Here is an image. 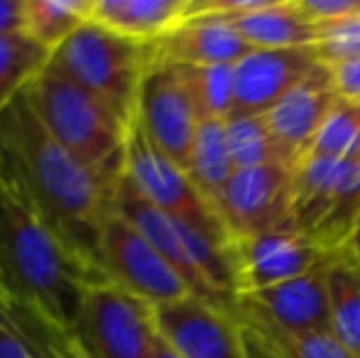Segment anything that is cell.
Returning <instances> with one entry per match:
<instances>
[{
    "instance_id": "cell-1",
    "label": "cell",
    "mask_w": 360,
    "mask_h": 358,
    "mask_svg": "<svg viewBox=\"0 0 360 358\" xmlns=\"http://www.w3.org/2000/svg\"><path fill=\"white\" fill-rule=\"evenodd\" d=\"M0 160L22 181L57 234L96 263L118 181L103 177L47 133L25 91L0 115ZM98 265V263H96Z\"/></svg>"
},
{
    "instance_id": "cell-19",
    "label": "cell",
    "mask_w": 360,
    "mask_h": 358,
    "mask_svg": "<svg viewBox=\"0 0 360 358\" xmlns=\"http://www.w3.org/2000/svg\"><path fill=\"white\" fill-rule=\"evenodd\" d=\"M255 49H309L316 44V23L299 13L294 0H270L257 13L228 18Z\"/></svg>"
},
{
    "instance_id": "cell-8",
    "label": "cell",
    "mask_w": 360,
    "mask_h": 358,
    "mask_svg": "<svg viewBox=\"0 0 360 358\" xmlns=\"http://www.w3.org/2000/svg\"><path fill=\"white\" fill-rule=\"evenodd\" d=\"M74 334L86 358H152L155 307L113 282H101L86 297Z\"/></svg>"
},
{
    "instance_id": "cell-4",
    "label": "cell",
    "mask_w": 360,
    "mask_h": 358,
    "mask_svg": "<svg viewBox=\"0 0 360 358\" xmlns=\"http://www.w3.org/2000/svg\"><path fill=\"white\" fill-rule=\"evenodd\" d=\"M150 64L152 44L120 37L96 20L81 25L47 59V69L103 101L128 125L135 120L138 94Z\"/></svg>"
},
{
    "instance_id": "cell-28",
    "label": "cell",
    "mask_w": 360,
    "mask_h": 358,
    "mask_svg": "<svg viewBox=\"0 0 360 358\" xmlns=\"http://www.w3.org/2000/svg\"><path fill=\"white\" fill-rule=\"evenodd\" d=\"M319 27V39L311 49L314 59L323 67L360 57V15L343 18L336 23H323Z\"/></svg>"
},
{
    "instance_id": "cell-2",
    "label": "cell",
    "mask_w": 360,
    "mask_h": 358,
    "mask_svg": "<svg viewBox=\"0 0 360 358\" xmlns=\"http://www.w3.org/2000/svg\"><path fill=\"white\" fill-rule=\"evenodd\" d=\"M108 282L39 211L22 181L0 160V292L74 331L89 292Z\"/></svg>"
},
{
    "instance_id": "cell-5",
    "label": "cell",
    "mask_w": 360,
    "mask_h": 358,
    "mask_svg": "<svg viewBox=\"0 0 360 358\" xmlns=\"http://www.w3.org/2000/svg\"><path fill=\"white\" fill-rule=\"evenodd\" d=\"M360 216V162L302 158L292 170L289 224L333 258L343 253Z\"/></svg>"
},
{
    "instance_id": "cell-18",
    "label": "cell",
    "mask_w": 360,
    "mask_h": 358,
    "mask_svg": "<svg viewBox=\"0 0 360 358\" xmlns=\"http://www.w3.org/2000/svg\"><path fill=\"white\" fill-rule=\"evenodd\" d=\"M191 0H94L91 20L140 44H155L181 25Z\"/></svg>"
},
{
    "instance_id": "cell-31",
    "label": "cell",
    "mask_w": 360,
    "mask_h": 358,
    "mask_svg": "<svg viewBox=\"0 0 360 358\" xmlns=\"http://www.w3.org/2000/svg\"><path fill=\"white\" fill-rule=\"evenodd\" d=\"M22 32V0H0V34Z\"/></svg>"
},
{
    "instance_id": "cell-15",
    "label": "cell",
    "mask_w": 360,
    "mask_h": 358,
    "mask_svg": "<svg viewBox=\"0 0 360 358\" xmlns=\"http://www.w3.org/2000/svg\"><path fill=\"white\" fill-rule=\"evenodd\" d=\"M338 98L341 96L333 89L328 69L323 64H316L307 79H302L292 91H287L265 113L267 125L280 148L285 150L292 167L311 148L319 128Z\"/></svg>"
},
{
    "instance_id": "cell-24",
    "label": "cell",
    "mask_w": 360,
    "mask_h": 358,
    "mask_svg": "<svg viewBox=\"0 0 360 358\" xmlns=\"http://www.w3.org/2000/svg\"><path fill=\"white\" fill-rule=\"evenodd\" d=\"M49 52L22 32L0 34V115L44 69Z\"/></svg>"
},
{
    "instance_id": "cell-25",
    "label": "cell",
    "mask_w": 360,
    "mask_h": 358,
    "mask_svg": "<svg viewBox=\"0 0 360 358\" xmlns=\"http://www.w3.org/2000/svg\"><path fill=\"white\" fill-rule=\"evenodd\" d=\"M238 319H243V329L262 341V346L275 358H356L331 331L287 334L252 317H238Z\"/></svg>"
},
{
    "instance_id": "cell-32",
    "label": "cell",
    "mask_w": 360,
    "mask_h": 358,
    "mask_svg": "<svg viewBox=\"0 0 360 358\" xmlns=\"http://www.w3.org/2000/svg\"><path fill=\"white\" fill-rule=\"evenodd\" d=\"M338 258L348 260V263H353V265H358V268H360V216L356 221V229H353L351 238H348L346 248H343V253L338 255Z\"/></svg>"
},
{
    "instance_id": "cell-7",
    "label": "cell",
    "mask_w": 360,
    "mask_h": 358,
    "mask_svg": "<svg viewBox=\"0 0 360 358\" xmlns=\"http://www.w3.org/2000/svg\"><path fill=\"white\" fill-rule=\"evenodd\" d=\"M96 263L108 282L150 307H165L194 295L169 260L115 209L101 229Z\"/></svg>"
},
{
    "instance_id": "cell-30",
    "label": "cell",
    "mask_w": 360,
    "mask_h": 358,
    "mask_svg": "<svg viewBox=\"0 0 360 358\" xmlns=\"http://www.w3.org/2000/svg\"><path fill=\"white\" fill-rule=\"evenodd\" d=\"M336 94L346 101H360V57L326 67Z\"/></svg>"
},
{
    "instance_id": "cell-13",
    "label": "cell",
    "mask_w": 360,
    "mask_h": 358,
    "mask_svg": "<svg viewBox=\"0 0 360 358\" xmlns=\"http://www.w3.org/2000/svg\"><path fill=\"white\" fill-rule=\"evenodd\" d=\"M236 317H252L287 334L328 331L326 268L240 295L236 300Z\"/></svg>"
},
{
    "instance_id": "cell-9",
    "label": "cell",
    "mask_w": 360,
    "mask_h": 358,
    "mask_svg": "<svg viewBox=\"0 0 360 358\" xmlns=\"http://www.w3.org/2000/svg\"><path fill=\"white\" fill-rule=\"evenodd\" d=\"M333 255L294 226L267 231L250 238L231 241V263L236 277V300L262 287L311 275L333 263Z\"/></svg>"
},
{
    "instance_id": "cell-23",
    "label": "cell",
    "mask_w": 360,
    "mask_h": 358,
    "mask_svg": "<svg viewBox=\"0 0 360 358\" xmlns=\"http://www.w3.org/2000/svg\"><path fill=\"white\" fill-rule=\"evenodd\" d=\"M226 140L236 170L270 167V165L292 167L285 150L272 135L265 115H228Z\"/></svg>"
},
{
    "instance_id": "cell-26",
    "label": "cell",
    "mask_w": 360,
    "mask_h": 358,
    "mask_svg": "<svg viewBox=\"0 0 360 358\" xmlns=\"http://www.w3.org/2000/svg\"><path fill=\"white\" fill-rule=\"evenodd\" d=\"M304 158L360 162V103L338 98Z\"/></svg>"
},
{
    "instance_id": "cell-27",
    "label": "cell",
    "mask_w": 360,
    "mask_h": 358,
    "mask_svg": "<svg viewBox=\"0 0 360 358\" xmlns=\"http://www.w3.org/2000/svg\"><path fill=\"white\" fill-rule=\"evenodd\" d=\"M201 120H226L236 106L233 67L236 64H211V67H179Z\"/></svg>"
},
{
    "instance_id": "cell-29",
    "label": "cell",
    "mask_w": 360,
    "mask_h": 358,
    "mask_svg": "<svg viewBox=\"0 0 360 358\" xmlns=\"http://www.w3.org/2000/svg\"><path fill=\"white\" fill-rule=\"evenodd\" d=\"M294 3H297L299 13L307 15L316 25L360 15V0H294Z\"/></svg>"
},
{
    "instance_id": "cell-6",
    "label": "cell",
    "mask_w": 360,
    "mask_h": 358,
    "mask_svg": "<svg viewBox=\"0 0 360 358\" xmlns=\"http://www.w3.org/2000/svg\"><path fill=\"white\" fill-rule=\"evenodd\" d=\"M123 177L145 201H150L160 211L189 226H196L223 243H231L216 209L196 189L189 172L172 158H167L135 120L128 130V143H125Z\"/></svg>"
},
{
    "instance_id": "cell-22",
    "label": "cell",
    "mask_w": 360,
    "mask_h": 358,
    "mask_svg": "<svg viewBox=\"0 0 360 358\" xmlns=\"http://www.w3.org/2000/svg\"><path fill=\"white\" fill-rule=\"evenodd\" d=\"M328 285V331L360 358V268L336 258L326 268Z\"/></svg>"
},
{
    "instance_id": "cell-3",
    "label": "cell",
    "mask_w": 360,
    "mask_h": 358,
    "mask_svg": "<svg viewBox=\"0 0 360 358\" xmlns=\"http://www.w3.org/2000/svg\"><path fill=\"white\" fill-rule=\"evenodd\" d=\"M25 98L47 133L74 158L113 181L123 177L130 125L103 101L47 69V64L25 89Z\"/></svg>"
},
{
    "instance_id": "cell-16",
    "label": "cell",
    "mask_w": 360,
    "mask_h": 358,
    "mask_svg": "<svg viewBox=\"0 0 360 358\" xmlns=\"http://www.w3.org/2000/svg\"><path fill=\"white\" fill-rule=\"evenodd\" d=\"M255 52L250 42L236 30L228 18L191 13L169 34L152 44V62L179 64V67H211L238 64Z\"/></svg>"
},
{
    "instance_id": "cell-20",
    "label": "cell",
    "mask_w": 360,
    "mask_h": 358,
    "mask_svg": "<svg viewBox=\"0 0 360 358\" xmlns=\"http://www.w3.org/2000/svg\"><path fill=\"white\" fill-rule=\"evenodd\" d=\"M186 172L204 199L214 206L236 172L226 140V120H201Z\"/></svg>"
},
{
    "instance_id": "cell-33",
    "label": "cell",
    "mask_w": 360,
    "mask_h": 358,
    "mask_svg": "<svg viewBox=\"0 0 360 358\" xmlns=\"http://www.w3.org/2000/svg\"><path fill=\"white\" fill-rule=\"evenodd\" d=\"M152 358H181L179 354H176L174 349H172L169 344H167L165 339L160 336V331H157V341H155V356Z\"/></svg>"
},
{
    "instance_id": "cell-21",
    "label": "cell",
    "mask_w": 360,
    "mask_h": 358,
    "mask_svg": "<svg viewBox=\"0 0 360 358\" xmlns=\"http://www.w3.org/2000/svg\"><path fill=\"white\" fill-rule=\"evenodd\" d=\"M91 8L94 0H22V34L52 52L89 23Z\"/></svg>"
},
{
    "instance_id": "cell-11",
    "label": "cell",
    "mask_w": 360,
    "mask_h": 358,
    "mask_svg": "<svg viewBox=\"0 0 360 358\" xmlns=\"http://www.w3.org/2000/svg\"><path fill=\"white\" fill-rule=\"evenodd\" d=\"M214 209L231 241L292 226V167L270 165L236 170Z\"/></svg>"
},
{
    "instance_id": "cell-10",
    "label": "cell",
    "mask_w": 360,
    "mask_h": 358,
    "mask_svg": "<svg viewBox=\"0 0 360 358\" xmlns=\"http://www.w3.org/2000/svg\"><path fill=\"white\" fill-rule=\"evenodd\" d=\"M135 123L167 158L184 170L189 167L201 115L174 64H150L138 94Z\"/></svg>"
},
{
    "instance_id": "cell-14",
    "label": "cell",
    "mask_w": 360,
    "mask_h": 358,
    "mask_svg": "<svg viewBox=\"0 0 360 358\" xmlns=\"http://www.w3.org/2000/svg\"><path fill=\"white\" fill-rule=\"evenodd\" d=\"M311 49H255L233 67L236 106L231 115H265L316 67Z\"/></svg>"
},
{
    "instance_id": "cell-34",
    "label": "cell",
    "mask_w": 360,
    "mask_h": 358,
    "mask_svg": "<svg viewBox=\"0 0 360 358\" xmlns=\"http://www.w3.org/2000/svg\"><path fill=\"white\" fill-rule=\"evenodd\" d=\"M358 103H360V101H358Z\"/></svg>"
},
{
    "instance_id": "cell-12",
    "label": "cell",
    "mask_w": 360,
    "mask_h": 358,
    "mask_svg": "<svg viewBox=\"0 0 360 358\" xmlns=\"http://www.w3.org/2000/svg\"><path fill=\"white\" fill-rule=\"evenodd\" d=\"M155 324L162 339L181 358H250L245 329L236 312L196 295L155 307Z\"/></svg>"
},
{
    "instance_id": "cell-17",
    "label": "cell",
    "mask_w": 360,
    "mask_h": 358,
    "mask_svg": "<svg viewBox=\"0 0 360 358\" xmlns=\"http://www.w3.org/2000/svg\"><path fill=\"white\" fill-rule=\"evenodd\" d=\"M0 358H86L74 331L0 292Z\"/></svg>"
}]
</instances>
